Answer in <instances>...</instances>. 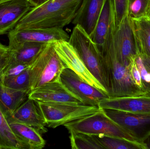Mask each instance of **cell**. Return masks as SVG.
<instances>
[{"mask_svg": "<svg viewBox=\"0 0 150 149\" xmlns=\"http://www.w3.org/2000/svg\"><path fill=\"white\" fill-rule=\"evenodd\" d=\"M141 53L142 57L144 62L146 66V67L150 72V56Z\"/></svg>", "mask_w": 150, "mask_h": 149, "instance_id": "1f68e13d", "label": "cell"}, {"mask_svg": "<svg viewBox=\"0 0 150 149\" xmlns=\"http://www.w3.org/2000/svg\"><path fill=\"white\" fill-rule=\"evenodd\" d=\"M69 131L84 133L91 135H104L126 140L140 149H147L146 143H142L132 135L112 120L100 108L96 113L64 125Z\"/></svg>", "mask_w": 150, "mask_h": 149, "instance_id": "7a4b0ae2", "label": "cell"}, {"mask_svg": "<svg viewBox=\"0 0 150 149\" xmlns=\"http://www.w3.org/2000/svg\"><path fill=\"white\" fill-rule=\"evenodd\" d=\"M100 108H107L134 114L150 115V89L122 97H110L101 100Z\"/></svg>", "mask_w": 150, "mask_h": 149, "instance_id": "8fae6325", "label": "cell"}, {"mask_svg": "<svg viewBox=\"0 0 150 149\" xmlns=\"http://www.w3.org/2000/svg\"><path fill=\"white\" fill-rule=\"evenodd\" d=\"M112 43L119 60L125 65L130 66L139 51L132 21L127 14L116 27Z\"/></svg>", "mask_w": 150, "mask_h": 149, "instance_id": "52a82bcc", "label": "cell"}, {"mask_svg": "<svg viewBox=\"0 0 150 149\" xmlns=\"http://www.w3.org/2000/svg\"><path fill=\"white\" fill-rule=\"evenodd\" d=\"M114 2L117 27L127 14L128 0H114Z\"/></svg>", "mask_w": 150, "mask_h": 149, "instance_id": "f546056e", "label": "cell"}, {"mask_svg": "<svg viewBox=\"0 0 150 149\" xmlns=\"http://www.w3.org/2000/svg\"><path fill=\"white\" fill-rule=\"evenodd\" d=\"M0 149H28L16 135L0 108Z\"/></svg>", "mask_w": 150, "mask_h": 149, "instance_id": "7402d4cb", "label": "cell"}, {"mask_svg": "<svg viewBox=\"0 0 150 149\" xmlns=\"http://www.w3.org/2000/svg\"><path fill=\"white\" fill-rule=\"evenodd\" d=\"M3 84L10 88L25 91L30 93V85L29 68L17 76L4 78Z\"/></svg>", "mask_w": 150, "mask_h": 149, "instance_id": "484cf974", "label": "cell"}, {"mask_svg": "<svg viewBox=\"0 0 150 149\" xmlns=\"http://www.w3.org/2000/svg\"><path fill=\"white\" fill-rule=\"evenodd\" d=\"M69 140L72 149H101L100 145L94 135L69 130Z\"/></svg>", "mask_w": 150, "mask_h": 149, "instance_id": "603a6c76", "label": "cell"}, {"mask_svg": "<svg viewBox=\"0 0 150 149\" xmlns=\"http://www.w3.org/2000/svg\"><path fill=\"white\" fill-rule=\"evenodd\" d=\"M115 122L142 143L150 137V115L134 114L122 111L101 108Z\"/></svg>", "mask_w": 150, "mask_h": 149, "instance_id": "9c48e42d", "label": "cell"}, {"mask_svg": "<svg viewBox=\"0 0 150 149\" xmlns=\"http://www.w3.org/2000/svg\"><path fill=\"white\" fill-rule=\"evenodd\" d=\"M94 136L104 149H140L136 145L121 138L103 134Z\"/></svg>", "mask_w": 150, "mask_h": 149, "instance_id": "d4e9b609", "label": "cell"}, {"mask_svg": "<svg viewBox=\"0 0 150 149\" xmlns=\"http://www.w3.org/2000/svg\"><path fill=\"white\" fill-rule=\"evenodd\" d=\"M68 42L73 45L91 73L108 92V80L102 53L82 27L75 25Z\"/></svg>", "mask_w": 150, "mask_h": 149, "instance_id": "3957f363", "label": "cell"}, {"mask_svg": "<svg viewBox=\"0 0 150 149\" xmlns=\"http://www.w3.org/2000/svg\"><path fill=\"white\" fill-rule=\"evenodd\" d=\"M147 140H148V141H148V142H145V143H146V146H147V149H150V137Z\"/></svg>", "mask_w": 150, "mask_h": 149, "instance_id": "836d02e7", "label": "cell"}, {"mask_svg": "<svg viewBox=\"0 0 150 149\" xmlns=\"http://www.w3.org/2000/svg\"><path fill=\"white\" fill-rule=\"evenodd\" d=\"M30 66V65L26 64L11 62L4 72V78L19 75L29 68Z\"/></svg>", "mask_w": 150, "mask_h": 149, "instance_id": "f1b7e54d", "label": "cell"}, {"mask_svg": "<svg viewBox=\"0 0 150 149\" xmlns=\"http://www.w3.org/2000/svg\"><path fill=\"white\" fill-rule=\"evenodd\" d=\"M11 1V0H0V4L4 2L8 1ZM29 1H32V0H29Z\"/></svg>", "mask_w": 150, "mask_h": 149, "instance_id": "e575fe53", "label": "cell"}, {"mask_svg": "<svg viewBox=\"0 0 150 149\" xmlns=\"http://www.w3.org/2000/svg\"><path fill=\"white\" fill-rule=\"evenodd\" d=\"M131 21L139 52L150 56V17Z\"/></svg>", "mask_w": 150, "mask_h": 149, "instance_id": "44dd1931", "label": "cell"}, {"mask_svg": "<svg viewBox=\"0 0 150 149\" xmlns=\"http://www.w3.org/2000/svg\"><path fill=\"white\" fill-rule=\"evenodd\" d=\"M16 135L27 146L28 149H41L45 145V141L40 132L30 126L18 123H9Z\"/></svg>", "mask_w": 150, "mask_h": 149, "instance_id": "ffe728a7", "label": "cell"}, {"mask_svg": "<svg viewBox=\"0 0 150 149\" xmlns=\"http://www.w3.org/2000/svg\"><path fill=\"white\" fill-rule=\"evenodd\" d=\"M130 74L135 85L142 91H145L140 71L137 66L135 60L130 64Z\"/></svg>", "mask_w": 150, "mask_h": 149, "instance_id": "4dcf8cb0", "label": "cell"}, {"mask_svg": "<svg viewBox=\"0 0 150 149\" xmlns=\"http://www.w3.org/2000/svg\"><path fill=\"white\" fill-rule=\"evenodd\" d=\"M82 0H48L33 8L14 29L60 28L72 23Z\"/></svg>", "mask_w": 150, "mask_h": 149, "instance_id": "6da1fadb", "label": "cell"}, {"mask_svg": "<svg viewBox=\"0 0 150 149\" xmlns=\"http://www.w3.org/2000/svg\"><path fill=\"white\" fill-rule=\"evenodd\" d=\"M7 120L9 124L22 123L35 128L41 134L47 132L46 123L38 103L30 98H28Z\"/></svg>", "mask_w": 150, "mask_h": 149, "instance_id": "2e32d148", "label": "cell"}, {"mask_svg": "<svg viewBox=\"0 0 150 149\" xmlns=\"http://www.w3.org/2000/svg\"><path fill=\"white\" fill-rule=\"evenodd\" d=\"M11 52L8 46L0 41V83L3 84L4 73L11 61Z\"/></svg>", "mask_w": 150, "mask_h": 149, "instance_id": "4316f807", "label": "cell"}, {"mask_svg": "<svg viewBox=\"0 0 150 149\" xmlns=\"http://www.w3.org/2000/svg\"><path fill=\"white\" fill-rule=\"evenodd\" d=\"M135 62L140 71L144 90H150V72L146 67L139 52L136 57Z\"/></svg>", "mask_w": 150, "mask_h": 149, "instance_id": "83f0119b", "label": "cell"}, {"mask_svg": "<svg viewBox=\"0 0 150 149\" xmlns=\"http://www.w3.org/2000/svg\"><path fill=\"white\" fill-rule=\"evenodd\" d=\"M29 94L0 83V108L7 119L28 99Z\"/></svg>", "mask_w": 150, "mask_h": 149, "instance_id": "ac0fdd59", "label": "cell"}, {"mask_svg": "<svg viewBox=\"0 0 150 149\" xmlns=\"http://www.w3.org/2000/svg\"><path fill=\"white\" fill-rule=\"evenodd\" d=\"M54 47L66 67L71 69L91 85L108 93L106 90L87 69L76 50L68 41H55Z\"/></svg>", "mask_w": 150, "mask_h": 149, "instance_id": "4fadbf2b", "label": "cell"}, {"mask_svg": "<svg viewBox=\"0 0 150 149\" xmlns=\"http://www.w3.org/2000/svg\"><path fill=\"white\" fill-rule=\"evenodd\" d=\"M37 5L29 0H11L0 4V36L8 34Z\"/></svg>", "mask_w": 150, "mask_h": 149, "instance_id": "5bb4252c", "label": "cell"}, {"mask_svg": "<svg viewBox=\"0 0 150 149\" xmlns=\"http://www.w3.org/2000/svg\"><path fill=\"white\" fill-rule=\"evenodd\" d=\"M54 42L46 43L30 65V92L46 83L59 80L61 73L66 68L54 49Z\"/></svg>", "mask_w": 150, "mask_h": 149, "instance_id": "5b68a950", "label": "cell"}, {"mask_svg": "<svg viewBox=\"0 0 150 149\" xmlns=\"http://www.w3.org/2000/svg\"><path fill=\"white\" fill-rule=\"evenodd\" d=\"M105 0H82L73 24L79 25L90 35L94 29Z\"/></svg>", "mask_w": 150, "mask_h": 149, "instance_id": "e0dca14e", "label": "cell"}, {"mask_svg": "<svg viewBox=\"0 0 150 149\" xmlns=\"http://www.w3.org/2000/svg\"><path fill=\"white\" fill-rule=\"evenodd\" d=\"M46 43L25 42L15 45L11 49V62L30 65L37 58Z\"/></svg>", "mask_w": 150, "mask_h": 149, "instance_id": "d6986e66", "label": "cell"}, {"mask_svg": "<svg viewBox=\"0 0 150 149\" xmlns=\"http://www.w3.org/2000/svg\"><path fill=\"white\" fill-rule=\"evenodd\" d=\"M28 98L36 102L83 103L72 94L59 80L46 83L33 90L29 93Z\"/></svg>", "mask_w": 150, "mask_h": 149, "instance_id": "9a60e30c", "label": "cell"}, {"mask_svg": "<svg viewBox=\"0 0 150 149\" xmlns=\"http://www.w3.org/2000/svg\"><path fill=\"white\" fill-rule=\"evenodd\" d=\"M127 14L131 19L150 17V0H128Z\"/></svg>", "mask_w": 150, "mask_h": 149, "instance_id": "cb8c5ba5", "label": "cell"}, {"mask_svg": "<svg viewBox=\"0 0 150 149\" xmlns=\"http://www.w3.org/2000/svg\"><path fill=\"white\" fill-rule=\"evenodd\" d=\"M59 80L72 94L85 105L98 106L101 100L108 97L107 93L91 85L67 67L62 71Z\"/></svg>", "mask_w": 150, "mask_h": 149, "instance_id": "ba28073f", "label": "cell"}, {"mask_svg": "<svg viewBox=\"0 0 150 149\" xmlns=\"http://www.w3.org/2000/svg\"><path fill=\"white\" fill-rule=\"evenodd\" d=\"M112 39L101 52L107 73L108 97L128 96L143 91L135 85L130 74V66L125 65L119 60L114 49Z\"/></svg>", "mask_w": 150, "mask_h": 149, "instance_id": "277c9868", "label": "cell"}, {"mask_svg": "<svg viewBox=\"0 0 150 149\" xmlns=\"http://www.w3.org/2000/svg\"><path fill=\"white\" fill-rule=\"evenodd\" d=\"M8 46L11 49L15 45L25 42L47 43L56 41H68L70 36L63 28L14 29L8 34Z\"/></svg>", "mask_w": 150, "mask_h": 149, "instance_id": "30bf717a", "label": "cell"}, {"mask_svg": "<svg viewBox=\"0 0 150 149\" xmlns=\"http://www.w3.org/2000/svg\"><path fill=\"white\" fill-rule=\"evenodd\" d=\"M37 102L47 126L53 129L86 117L100 109L98 106L83 103Z\"/></svg>", "mask_w": 150, "mask_h": 149, "instance_id": "8992f818", "label": "cell"}, {"mask_svg": "<svg viewBox=\"0 0 150 149\" xmlns=\"http://www.w3.org/2000/svg\"><path fill=\"white\" fill-rule=\"evenodd\" d=\"M32 1L38 6V5H40V4L47 1L48 0H32Z\"/></svg>", "mask_w": 150, "mask_h": 149, "instance_id": "d6a6232c", "label": "cell"}, {"mask_svg": "<svg viewBox=\"0 0 150 149\" xmlns=\"http://www.w3.org/2000/svg\"><path fill=\"white\" fill-rule=\"evenodd\" d=\"M116 28L114 0H105L94 29L89 35L100 52L112 40Z\"/></svg>", "mask_w": 150, "mask_h": 149, "instance_id": "7c38bea8", "label": "cell"}]
</instances>
